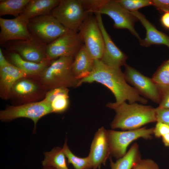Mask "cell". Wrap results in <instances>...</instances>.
<instances>
[{"mask_svg": "<svg viewBox=\"0 0 169 169\" xmlns=\"http://www.w3.org/2000/svg\"><path fill=\"white\" fill-rule=\"evenodd\" d=\"M106 106L115 112L110 124L112 129L134 130L149 123L156 122V108L135 102H124L119 104L109 102Z\"/></svg>", "mask_w": 169, "mask_h": 169, "instance_id": "2", "label": "cell"}, {"mask_svg": "<svg viewBox=\"0 0 169 169\" xmlns=\"http://www.w3.org/2000/svg\"><path fill=\"white\" fill-rule=\"evenodd\" d=\"M42 169H54L50 167H43Z\"/></svg>", "mask_w": 169, "mask_h": 169, "instance_id": "37", "label": "cell"}, {"mask_svg": "<svg viewBox=\"0 0 169 169\" xmlns=\"http://www.w3.org/2000/svg\"><path fill=\"white\" fill-rule=\"evenodd\" d=\"M124 8L130 12L138 11L140 8L153 5L151 0H116Z\"/></svg>", "mask_w": 169, "mask_h": 169, "instance_id": "28", "label": "cell"}, {"mask_svg": "<svg viewBox=\"0 0 169 169\" xmlns=\"http://www.w3.org/2000/svg\"><path fill=\"white\" fill-rule=\"evenodd\" d=\"M95 14L102 34L104 43L103 54L100 60L108 66L116 69H120L121 66L126 64L127 56L116 45L112 40L104 27L101 15L99 13Z\"/></svg>", "mask_w": 169, "mask_h": 169, "instance_id": "14", "label": "cell"}, {"mask_svg": "<svg viewBox=\"0 0 169 169\" xmlns=\"http://www.w3.org/2000/svg\"><path fill=\"white\" fill-rule=\"evenodd\" d=\"M154 128L146 127L132 130L107 131V136L110 155L119 159L126 153L127 148L133 141L139 138L150 139L153 135Z\"/></svg>", "mask_w": 169, "mask_h": 169, "instance_id": "7", "label": "cell"}, {"mask_svg": "<svg viewBox=\"0 0 169 169\" xmlns=\"http://www.w3.org/2000/svg\"><path fill=\"white\" fill-rule=\"evenodd\" d=\"M153 133L156 137H161L169 133V126L164 123L157 122L153 128Z\"/></svg>", "mask_w": 169, "mask_h": 169, "instance_id": "32", "label": "cell"}, {"mask_svg": "<svg viewBox=\"0 0 169 169\" xmlns=\"http://www.w3.org/2000/svg\"><path fill=\"white\" fill-rule=\"evenodd\" d=\"M159 87L160 90V99L158 107L169 109V86Z\"/></svg>", "mask_w": 169, "mask_h": 169, "instance_id": "29", "label": "cell"}, {"mask_svg": "<svg viewBox=\"0 0 169 169\" xmlns=\"http://www.w3.org/2000/svg\"><path fill=\"white\" fill-rule=\"evenodd\" d=\"M74 57H63L51 61L37 77L46 90L59 87H77L79 80L74 76L72 65Z\"/></svg>", "mask_w": 169, "mask_h": 169, "instance_id": "4", "label": "cell"}, {"mask_svg": "<svg viewBox=\"0 0 169 169\" xmlns=\"http://www.w3.org/2000/svg\"><path fill=\"white\" fill-rule=\"evenodd\" d=\"M140 21L146 30L145 38L139 41L141 45L149 47L154 45H164L169 48V36L158 30L142 13L138 11L131 12Z\"/></svg>", "mask_w": 169, "mask_h": 169, "instance_id": "17", "label": "cell"}, {"mask_svg": "<svg viewBox=\"0 0 169 169\" xmlns=\"http://www.w3.org/2000/svg\"><path fill=\"white\" fill-rule=\"evenodd\" d=\"M156 122H161L169 126V109L156 108Z\"/></svg>", "mask_w": 169, "mask_h": 169, "instance_id": "31", "label": "cell"}, {"mask_svg": "<svg viewBox=\"0 0 169 169\" xmlns=\"http://www.w3.org/2000/svg\"><path fill=\"white\" fill-rule=\"evenodd\" d=\"M83 42L79 33L69 31L47 46L48 59L52 61L60 57H74Z\"/></svg>", "mask_w": 169, "mask_h": 169, "instance_id": "10", "label": "cell"}, {"mask_svg": "<svg viewBox=\"0 0 169 169\" xmlns=\"http://www.w3.org/2000/svg\"><path fill=\"white\" fill-rule=\"evenodd\" d=\"M98 169H100V166L98 167Z\"/></svg>", "mask_w": 169, "mask_h": 169, "instance_id": "38", "label": "cell"}, {"mask_svg": "<svg viewBox=\"0 0 169 169\" xmlns=\"http://www.w3.org/2000/svg\"><path fill=\"white\" fill-rule=\"evenodd\" d=\"M50 14L66 28L75 33L90 14L81 0H60Z\"/></svg>", "mask_w": 169, "mask_h": 169, "instance_id": "5", "label": "cell"}, {"mask_svg": "<svg viewBox=\"0 0 169 169\" xmlns=\"http://www.w3.org/2000/svg\"><path fill=\"white\" fill-rule=\"evenodd\" d=\"M152 79L159 86H169V59L159 67Z\"/></svg>", "mask_w": 169, "mask_h": 169, "instance_id": "27", "label": "cell"}, {"mask_svg": "<svg viewBox=\"0 0 169 169\" xmlns=\"http://www.w3.org/2000/svg\"><path fill=\"white\" fill-rule=\"evenodd\" d=\"M4 44H7L6 45V49L10 52L18 54L26 60L38 63L50 61L46 54L47 45L33 37L29 39L12 41Z\"/></svg>", "mask_w": 169, "mask_h": 169, "instance_id": "11", "label": "cell"}, {"mask_svg": "<svg viewBox=\"0 0 169 169\" xmlns=\"http://www.w3.org/2000/svg\"><path fill=\"white\" fill-rule=\"evenodd\" d=\"M28 20L22 14L13 19L0 18V44L32 38L28 29Z\"/></svg>", "mask_w": 169, "mask_h": 169, "instance_id": "13", "label": "cell"}, {"mask_svg": "<svg viewBox=\"0 0 169 169\" xmlns=\"http://www.w3.org/2000/svg\"><path fill=\"white\" fill-rule=\"evenodd\" d=\"M29 76L21 78L16 82L12 88L11 97L13 96L25 104L35 102L44 94L46 90L39 80L29 78Z\"/></svg>", "mask_w": 169, "mask_h": 169, "instance_id": "15", "label": "cell"}, {"mask_svg": "<svg viewBox=\"0 0 169 169\" xmlns=\"http://www.w3.org/2000/svg\"><path fill=\"white\" fill-rule=\"evenodd\" d=\"M30 0H0V16L11 15L15 18L22 14Z\"/></svg>", "mask_w": 169, "mask_h": 169, "instance_id": "25", "label": "cell"}, {"mask_svg": "<svg viewBox=\"0 0 169 169\" xmlns=\"http://www.w3.org/2000/svg\"><path fill=\"white\" fill-rule=\"evenodd\" d=\"M95 59L90 55L84 44L74 57L72 65L74 77L79 80L87 77L94 68Z\"/></svg>", "mask_w": 169, "mask_h": 169, "instance_id": "19", "label": "cell"}, {"mask_svg": "<svg viewBox=\"0 0 169 169\" xmlns=\"http://www.w3.org/2000/svg\"><path fill=\"white\" fill-rule=\"evenodd\" d=\"M28 27L33 37L47 45L70 31L51 14L28 19Z\"/></svg>", "mask_w": 169, "mask_h": 169, "instance_id": "6", "label": "cell"}, {"mask_svg": "<svg viewBox=\"0 0 169 169\" xmlns=\"http://www.w3.org/2000/svg\"><path fill=\"white\" fill-rule=\"evenodd\" d=\"M81 1L88 13L106 15L113 21L114 28L128 29L139 41L141 39L134 27V24L138 19L116 0H81Z\"/></svg>", "mask_w": 169, "mask_h": 169, "instance_id": "3", "label": "cell"}, {"mask_svg": "<svg viewBox=\"0 0 169 169\" xmlns=\"http://www.w3.org/2000/svg\"><path fill=\"white\" fill-rule=\"evenodd\" d=\"M9 55L13 64L23 70L28 76L32 77L39 76L51 61H47L38 63L28 61L14 52H10Z\"/></svg>", "mask_w": 169, "mask_h": 169, "instance_id": "22", "label": "cell"}, {"mask_svg": "<svg viewBox=\"0 0 169 169\" xmlns=\"http://www.w3.org/2000/svg\"><path fill=\"white\" fill-rule=\"evenodd\" d=\"M110 155L107 131L102 127L95 135L88 156L91 163L92 168L97 169L102 164L105 165Z\"/></svg>", "mask_w": 169, "mask_h": 169, "instance_id": "16", "label": "cell"}, {"mask_svg": "<svg viewBox=\"0 0 169 169\" xmlns=\"http://www.w3.org/2000/svg\"><path fill=\"white\" fill-rule=\"evenodd\" d=\"M124 74L126 81L141 95L159 104L160 90L152 78L147 77L133 67L126 64Z\"/></svg>", "mask_w": 169, "mask_h": 169, "instance_id": "12", "label": "cell"}, {"mask_svg": "<svg viewBox=\"0 0 169 169\" xmlns=\"http://www.w3.org/2000/svg\"><path fill=\"white\" fill-rule=\"evenodd\" d=\"M141 159L139 145L135 143L123 157L115 162L110 159L111 169H132Z\"/></svg>", "mask_w": 169, "mask_h": 169, "instance_id": "23", "label": "cell"}, {"mask_svg": "<svg viewBox=\"0 0 169 169\" xmlns=\"http://www.w3.org/2000/svg\"><path fill=\"white\" fill-rule=\"evenodd\" d=\"M153 5L160 12H169V0H152Z\"/></svg>", "mask_w": 169, "mask_h": 169, "instance_id": "33", "label": "cell"}, {"mask_svg": "<svg viewBox=\"0 0 169 169\" xmlns=\"http://www.w3.org/2000/svg\"><path fill=\"white\" fill-rule=\"evenodd\" d=\"M161 138L164 145L169 148V133L163 136Z\"/></svg>", "mask_w": 169, "mask_h": 169, "instance_id": "36", "label": "cell"}, {"mask_svg": "<svg viewBox=\"0 0 169 169\" xmlns=\"http://www.w3.org/2000/svg\"><path fill=\"white\" fill-rule=\"evenodd\" d=\"M28 76L25 72L11 63L0 68V97L5 100L10 98L14 84L21 78Z\"/></svg>", "mask_w": 169, "mask_h": 169, "instance_id": "18", "label": "cell"}, {"mask_svg": "<svg viewBox=\"0 0 169 169\" xmlns=\"http://www.w3.org/2000/svg\"><path fill=\"white\" fill-rule=\"evenodd\" d=\"M132 169H160L158 164L150 159H141Z\"/></svg>", "mask_w": 169, "mask_h": 169, "instance_id": "30", "label": "cell"}, {"mask_svg": "<svg viewBox=\"0 0 169 169\" xmlns=\"http://www.w3.org/2000/svg\"><path fill=\"white\" fill-rule=\"evenodd\" d=\"M52 113L50 105L44 99L17 106H8L0 112L2 121H9L19 118L31 119L34 123L33 132L38 121L43 116Z\"/></svg>", "mask_w": 169, "mask_h": 169, "instance_id": "8", "label": "cell"}, {"mask_svg": "<svg viewBox=\"0 0 169 169\" xmlns=\"http://www.w3.org/2000/svg\"><path fill=\"white\" fill-rule=\"evenodd\" d=\"M60 0H30L22 14L28 19L50 14Z\"/></svg>", "mask_w": 169, "mask_h": 169, "instance_id": "21", "label": "cell"}, {"mask_svg": "<svg viewBox=\"0 0 169 169\" xmlns=\"http://www.w3.org/2000/svg\"><path fill=\"white\" fill-rule=\"evenodd\" d=\"M97 82L107 87L114 95L116 100L114 102L119 104L127 100L129 103L139 102L145 105L148 102L141 96L137 91L128 84L124 73L120 69L108 66L99 59H95L93 69L87 77L80 79L79 86L83 83Z\"/></svg>", "mask_w": 169, "mask_h": 169, "instance_id": "1", "label": "cell"}, {"mask_svg": "<svg viewBox=\"0 0 169 169\" xmlns=\"http://www.w3.org/2000/svg\"><path fill=\"white\" fill-rule=\"evenodd\" d=\"M68 160V163L71 164L75 169H90L91 163L89 156L81 158L74 155L69 149L66 140L62 148Z\"/></svg>", "mask_w": 169, "mask_h": 169, "instance_id": "26", "label": "cell"}, {"mask_svg": "<svg viewBox=\"0 0 169 169\" xmlns=\"http://www.w3.org/2000/svg\"><path fill=\"white\" fill-rule=\"evenodd\" d=\"M78 31L84 45L90 55L95 60H100L103 54L104 43L95 17L89 15Z\"/></svg>", "mask_w": 169, "mask_h": 169, "instance_id": "9", "label": "cell"}, {"mask_svg": "<svg viewBox=\"0 0 169 169\" xmlns=\"http://www.w3.org/2000/svg\"><path fill=\"white\" fill-rule=\"evenodd\" d=\"M11 63L8 61L4 56L2 49H0V68L8 65Z\"/></svg>", "mask_w": 169, "mask_h": 169, "instance_id": "35", "label": "cell"}, {"mask_svg": "<svg viewBox=\"0 0 169 169\" xmlns=\"http://www.w3.org/2000/svg\"><path fill=\"white\" fill-rule=\"evenodd\" d=\"M160 22L165 28L169 29V12L164 13L161 18Z\"/></svg>", "mask_w": 169, "mask_h": 169, "instance_id": "34", "label": "cell"}, {"mask_svg": "<svg viewBox=\"0 0 169 169\" xmlns=\"http://www.w3.org/2000/svg\"><path fill=\"white\" fill-rule=\"evenodd\" d=\"M69 90L65 87H59L49 90L44 100L49 104L52 113H60L65 111L69 103Z\"/></svg>", "mask_w": 169, "mask_h": 169, "instance_id": "20", "label": "cell"}, {"mask_svg": "<svg viewBox=\"0 0 169 169\" xmlns=\"http://www.w3.org/2000/svg\"><path fill=\"white\" fill-rule=\"evenodd\" d=\"M44 158L42 161L43 167L54 169H69L66 161L65 156L62 148L55 147L49 152L44 153Z\"/></svg>", "mask_w": 169, "mask_h": 169, "instance_id": "24", "label": "cell"}]
</instances>
